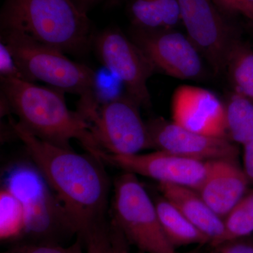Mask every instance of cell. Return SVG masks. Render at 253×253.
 <instances>
[{"mask_svg":"<svg viewBox=\"0 0 253 253\" xmlns=\"http://www.w3.org/2000/svg\"><path fill=\"white\" fill-rule=\"evenodd\" d=\"M10 126L62 208L81 239L106 222L111 184L103 162L90 154H78L32 134L14 120Z\"/></svg>","mask_w":253,"mask_h":253,"instance_id":"6da1fadb","label":"cell"},{"mask_svg":"<svg viewBox=\"0 0 253 253\" xmlns=\"http://www.w3.org/2000/svg\"><path fill=\"white\" fill-rule=\"evenodd\" d=\"M64 93L32 82L1 79V94L26 130L63 149H72L71 141L76 139L88 154L101 160L104 151L96 142L90 124L78 111L68 109Z\"/></svg>","mask_w":253,"mask_h":253,"instance_id":"7a4b0ae2","label":"cell"},{"mask_svg":"<svg viewBox=\"0 0 253 253\" xmlns=\"http://www.w3.org/2000/svg\"><path fill=\"white\" fill-rule=\"evenodd\" d=\"M0 25L65 54H86L94 38L87 13L74 0H4Z\"/></svg>","mask_w":253,"mask_h":253,"instance_id":"3957f363","label":"cell"},{"mask_svg":"<svg viewBox=\"0 0 253 253\" xmlns=\"http://www.w3.org/2000/svg\"><path fill=\"white\" fill-rule=\"evenodd\" d=\"M1 42L9 48L26 81L43 82L63 92L79 95L78 106L100 104L97 76L89 66L20 32L1 31Z\"/></svg>","mask_w":253,"mask_h":253,"instance_id":"277c9868","label":"cell"},{"mask_svg":"<svg viewBox=\"0 0 253 253\" xmlns=\"http://www.w3.org/2000/svg\"><path fill=\"white\" fill-rule=\"evenodd\" d=\"M112 219L127 240L145 253H176L161 226L154 201L133 173L114 181Z\"/></svg>","mask_w":253,"mask_h":253,"instance_id":"5b68a950","label":"cell"},{"mask_svg":"<svg viewBox=\"0 0 253 253\" xmlns=\"http://www.w3.org/2000/svg\"><path fill=\"white\" fill-rule=\"evenodd\" d=\"M5 186L16 194L24 206V234L51 244H56L55 239L61 234H75L62 208L36 166L32 168L21 166L12 169Z\"/></svg>","mask_w":253,"mask_h":253,"instance_id":"8992f818","label":"cell"},{"mask_svg":"<svg viewBox=\"0 0 253 253\" xmlns=\"http://www.w3.org/2000/svg\"><path fill=\"white\" fill-rule=\"evenodd\" d=\"M140 105L128 96H118L100 106L89 121L100 148L108 154L134 155L154 148Z\"/></svg>","mask_w":253,"mask_h":253,"instance_id":"52a82bcc","label":"cell"},{"mask_svg":"<svg viewBox=\"0 0 253 253\" xmlns=\"http://www.w3.org/2000/svg\"><path fill=\"white\" fill-rule=\"evenodd\" d=\"M92 46L104 67L121 82L126 94L140 106H149L147 83L156 71L131 38L118 28H108L94 36Z\"/></svg>","mask_w":253,"mask_h":253,"instance_id":"ba28073f","label":"cell"},{"mask_svg":"<svg viewBox=\"0 0 253 253\" xmlns=\"http://www.w3.org/2000/svg\"><path fill=\"white\" fill-rule=\"evenodd\" d=\"M131 41L152 63L156 71L180 80H196L204 72L202 56L186 35L172 29L132 28Z\"/></svg>","mask_w":253,"mask_h":253,"instance_id":"9c48e42d","label":"cell"},{"mask_svg":"<svg viewBox=\"0 0 253 253\" xmlns=\"http://www.w3.org/2000/svg\"><path fill=\"white\" fill-rule=\"evenodd\" d=\"M186 36L214 72L226 70L233 39L230 27L212 0H179Z\"/></svg>","mask_w":253,"mask_h":253,"instance_id":"30bf717a","label":"cell"},{"mask_svg":"<svg viewBox=\"0 0 253 253\" xmlns=\"http://www.w3.org/2000/svg\"><path fill=\"white\" fill-rule=\"evenodd\" d=\"M103 162L123 171L197 190L206 175L208 161L183 157L158 150L149 154L113 155L104 152Z\"/></svg>","mask_w":253,"mask_h":253,"instance_id":"8fae6325","label":"cell"},{"mask_svg":"<svg viewBox=\"0 0 253 253\" xmlns=\"http://www.w3.org/2000/svg\"><path fill=\"white\" fill-rule=\"evenodd\" d=\"M155 149L198 161L236 160L239 149L228 138L188 130L173 121L158 118L146 123Z\"/></svg>","mask_w":253,"mask_h":253,"instance_id":"7c38bea8","label":"cell"},{"mask_svg":"<svg viewBox=\"0 0 253 253\" xmlns=\"http://www.w3.org/2000/svg\"><path fill=\"white\" fill-rule=\"evenodd\" d=\"M171 109L172 121L178 126L204 135L228 138L225 105L212 91L179 86L173 94Z\"/></svg>","mask_w":253,"mask_h":253,"instance_id":"4fadbf2b","label":"cell"},{"mask_svg":"<svg viewBox=\"0 0 253 253\" xmlns=\"http://www.w3.org/2000/svg\"><path fill=\"white\" fill-rule=\"evenodd\" d=\"M250 181L234 159L208 161L204 181L196 190L219 217H226L247 193Z\"/></svg>","mask_w":253,"mask_h":253,"instance_id":"5bb4252c","label":"cell"},{"mask_svg":"<svg viewBox=\"0 0 253 253\" xmlns=\"http://www.w3.org/2000/svg\"><path fill=\"white\" fill-rule=\"evenodd\" d=\"M159 189L163 197L211 239L212 247L217 246L224 234V219L206 204L196 190L169 183H159Z\"/></svg>","mask_w":253,"mask_h":253,"instance_id":"9a60e30c","label":"cell"},{"mask_svg":"<svg viewBox=\"0 0 253 253\" xmlns=\"http://www.w3.org/2000/svg\"><path fill=\"white\" fill-rule=\"evenodd\" d=\"M128 14L136 29H172L181 22L179 0H129Z\"/></svg>","mask_w":253,"mask_h":253,"instance_id":"2e32d148","label":"cell"},{"mask_svg":"<svg viewBox=\"0 0 253 253\" xmlns=\"http://www.w3.org/2000/svg\"><path fill=\"white\" fill-rule=\"evenodd\" d=\"M155 204L163 231L173 247L211 244V239L166 198H159L155 201Z\"/></svg>","mask_w":253,"mask_h":253,"instance_id":"e0dca14e","label":"cell"},{"mask_svg":"<svg viewBox=\"0 0 253 253\" xmlns=\"http://www.w3.org/2000/svg\"><path fill=\"white\" fill-rule=\"evenodd\" d=\"M228 138L244 145L253 139V101L234 91L225 105Z\"/></svg>","mask_w":253,"mask_h":253,"instance_id":"ac0fdd59","label":"cell"},{"mask_svg":"<svg viewBox=\"0 0 253 253\" xmlns=\"http://www.w3.org/2000/svg\"><path fill=\"white\" fill-rule=\"evenodd\" d=\"M226 70L234 91L253 101V51L250 46L235 41L228 56Z\"/></svg>","mask_w":253,"mask_h":253,"instance_id":"d6986e66","label":"cell"},{"mask_svg":"<svg viewBox=\"0 0 253 253\" xmlns=\"http://www.w3.org/2000/svg\"><path fill=\"white\" fill-rule=\"evenodd\" d=\"M1 238L13 239L24 234L26 213L22 201L12 191L4 186L0 192Z\"/></svg>","mask_w":253,"mask_h":253,"instance_id":"ffe728a7","label":"cell"},{"mask_svg":"<svg viewBox=\"0 0 253 253\" xmlns=\"http://www.w3.org/2000/svg\"><path fill=\"white\" fill-rule=\"evenodd\" d=\"M223 219L224 224V234L217 246L229 241H236L239 238L252 234L253 190L246 193Z\"/></svg>","mask_w":253,"mask_h":253,"instance_id":"44dd1931","label":"cell"},{"mask_svg":"<svg viewBox=\"0 0 253 253\" xmlns=\"http://www.w3.org/2000/svg\"><path fill=\"white\" fill-rule=\"evenodd\" d=\"M86 253H116L111 239L110 222L96 226L83 236Z\"/></svg>","mask_w":253,"mask_h":253,"instance_id":"7402d4cb","label":"cell"},{"mask_svg":"<svg viewBox=\"0 0 253 253\" xmlns=\"http://www.w3.org/2000/svg\"><path fill=\"white\" fill-rule=\"evenodd\" d=\"M2 253H84L82 249L81 240L76 243L63 247L57 244L41 243V244H28L9 250Z\"/></svg>","mask_w":253,"mask_h":253,"instance_id":"603a6c76","label":"cell"},{"mask_svg":"<svg viewBox=\"0 0 253 253\" xmlns=\"http://www.w3.org/2000/svg\"><path fill=\"white\" fill-rule=\"evenodd\" d=\"M0 78L26 81L14 56L4 42H0Z\"/></svg>","mask_w":253,"mask_h":253,"instance_id":"cb8c5ba5","label":"cell"},{"mask_svg":"<svg viewBox=\"0 0 253 253\" xmlns=\"http://www.w3.org/2000/svg\"><path fill=\"white\" fill-rule=\"evenodd\" d=\"M216 5L230 12L239 13L253 21V6L248 0H212Z\"/></svg>","mask_w":253,"mask_h":253,"instance_id":"d4e9b609","label":"cell"},{"mask_svg":"<svg viewBox=\"0 0 253 253\" xmlns=\"http://www.w3.org/2000/svg\"><path fill=\"white\" fill-rule=\"evenodd\" d=\"M212 248L207 253H253V245L236 241H229Z\"/></svg>","mask_w":253,"mask_h":253,"instance_id":"484cf974","label":"cell"},{"mask_svg":"<svg viewBox=\"0 0 253 253\" xmlns=\"http://www.w3.org/2000/svg\"><path fill=\"white\" fill-rule=\"evenodd\" d=\"M111 239L116 253H131L129 243L116 224L110 221Z\"/></svg>","mask_w":253,"mask_h":253,"instance_id":"4316f807","label":"cell"},{"mask_svg":"<svg viewBox=\"0 0 253 253\" xmlns=\"http://www.w3.org/2000/svg\"><path fill=\"white\" fill-rule=\"evenodd\" d=\"M244 171L250 182L253 183V139L244 145Z\"/></svg>","mask_w":253,"mask_h":253,"instance_id":"83f0119b","label":"cell"},{"mask_svg":"<svg viewBox=\"0 0 253 253\" xmlns=\"http://www.w3.org/2000/svg\"><path fill=\"white\" fill-rule=\"evenodd\" d=\"M100 1H101V0H74L76 4H77L83 11H85L86 13H87V11L91 9L95 4L99 3Z\"/></svg>","mask_w":253,"mask_h":253,"instance_id":"f1b7e54d","label":"cell"},{"mask_svg":"<svg viewBox=\"0 0 253 253\" xmlns=\"http://www.w3.org/2000/svg\"><path fill=\"white\" fill-rule=\"evenodd\" d=\"M123 1L124 0H106V6L109 8L113 7V6H117Z\"/></svg>","mask_w":253,"mask_h":253,"instance_id":"f546056e","label":"cell"},{"mask_svg":"<svg viewBox=\"0 0 253 253\" xmlns=\"http://www.w3.org/2000/svg\"><path fill=\"white\" fill-rule=\"evenodd\" d=\"M184 253H200L199 251L198 250H194V251H189V252H186Z\"/></svg>","mask_w":253,"mask_h":253,"instance_id":"4dcf8cb0","label":"cell"},{"mask_svg":"<svg viewBox=\"0 0 253 253\" xmlns=\"http://www.w3.org/2000/svg\"><path fill=\"white\" fill-rule=\"evenodd\" d=\"M248 1L253 6V0H248Z\"/></svg>","mask_w":253,"mask_h":253,"instance_id":"1f68e13d","label":"cell"}]
</instances>
